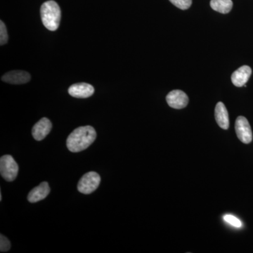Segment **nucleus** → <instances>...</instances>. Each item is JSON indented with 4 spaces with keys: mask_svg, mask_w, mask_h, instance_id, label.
Instances as JSON below:
<instances>
[{
    "mask_svg": "<svg viewBox=\"0 0 253 253\" xmlns=\"http://www.w3.org/2000/svg\"><path fill=\"white\" fill-rule=\"evenodd\" d=\"M211 6L217 12L228 14L232 9L233 2L231 0H211Z\"/></svg>",
    "mask_w": 253,
    "mask_h": 253,
    "instance_id": "13",
    "label": "nucleus"
},
{
    "mask_svg": "<svg viewBox=\"0 0 253 253\" xmlns=\"http://www.w3.org/2000/svg\"><path fill=\"white\" fill-rule=\"evenodd\" d=\"M0 173L7 181H13L16 179L18 173V166L14 158L10 155L1 156L0 159Z\"/></svg>",
    "mask_w": 253,
    "mask_h": 253,
    "instance_id": "3",
    "label": "nucleus"
},
{
    "mask_svg": "<svg viewBox=\"0 0 253 253\" xmlns=\"http://www.w3.org/2000/svg\"><path fill=\"white\" fill-rule=\"evenodd\" d=\"M101 177L98 173L89 172L84 174L78 184V190L83 194H90L99 187Z\"/></svg>",
    "mask_w": 253,
    "mask_h": 253,
    "instance_id": "4",
    "label": "nucleus"
},
{
    "mask_svg": "<svg viewBox=\"0 0 253 253\" xmlns=\"http://www.w3.org/2000/svg\"><path fill=\"white\" fill-rule=\"evenodd\" d=\"M252 74V69L249 66H243L235 72L233 73L231 76V82L234 86L241 87L246 85Z\"/></svg>",
    "mask_w": 253,
    "mask_h": 253,
    "instance_id": "10",
    "label": "nucleus"
},
{
    "mask_svg": "<svg viewBox=\"0 0 253 253\" xmlns=\"http://www.w3.org/2000/svg\"><path fill=\"white\" fill-rule=\"evenodd\" d=\"M31 78V75L26 71H12L4 74L1 78V81L9 84H21L28 83Z\"/></svg>",
    "mask_w": 253,
    "mask_h": 253,
    "instance_id": "9",
    "label": "nucleus"
},
{
    "mask_svg": "<svg viewBox=\"0 0 253 253\" xmlns=\"http://www.w3.org/2000/svg\"><path fill=\"white\" fill-rule=\"evenodd\" d=\"M224 219L226 222L230 224L231 225L235 226V227L240 228L242 226V223L239 220L238 218L234 217V216L231 215V214H226L224 216Z\"/></svg>",
    "mask_w": 253,
    "mask_h": 253,
    "instance_id": "17",
    "label": "nucleus"
},
{
    "mask_svg": "<svg viewBox=\"0 0 253 253\" xmlns=\"http://www.w3.org/2000/svg\"><path fill=\"white\" fill-rule=\"evenodd\" d=\"M96 138V132L93 126H79L68 136L66 145L71 152H81L93 144Z\"/></svg>",
    "mask_w": 253,
    "mask_h": 253,
    "instance_id": "1",
    "label": "nucleus"
},
{
    "mask_svg": "<svg viewBox=\"0 0 253 253\" xmlns=\"http://www.w3.org/2000/svg\"><path fill=\"white\" fill-rule=\"evenodd\" d=\"M50 188L49 184L46 181L42 182L39 186L35 187L30 191L28 196V201L30 203H37L45 199L49 195Z\"/></svg>",
    "mask_w": 253,
    "mask_h": 253,
    "instance_id": "11",
    "label": "nucleus"
},
{
    "mask_svg": "<svg viewBox=\"0 0 253 253\" xmlns=\"http://www.w3.org/2000/svg\"><path fill=\"white\" fill-rule=\"evenodd\" d=\"M176 7L182 10L189 9L192 4V0H169Z\"/></svg>",
    "mask_w": 253,
    "mask_h": 253,
    "instance_id": "14",
    "label": "nucleus"
},
{
    "mask_svg": "<svg viewBox=\"0 0 253 253\" xmlns=\"http://www.w3.org/2000/svg\"><path fill=\"white\" fill-rule=\"evenodd\" d=\"M214 116L218 126L224 129H229V118L227 109L222 102H218L214 110Z\"/></svg>",
    "mask_w": 253,
    "mask_h": 253,
    "instance_id": "12",
    "label": "nucleus"
},
{
    "mask_svg": "<svg viewBox=\"0 0 253 253\" xmlns=\"http://www.w3.org/2000/svg\"><path fill=\"white\" fill-rule=\"evenodd\" d=\"M51 128L52 124L51 121L48 118H43L33 126L32 134L36 140L41 141L49 134Z\"/></svg>",
    "mask_w": 253,
    "mask_h": 253,
    "instance_id": "8",
    "label": "nucleus"
},
{
    "mask_svg": "<svg viewBox=\"0 0 253 253\" xmlns=\"http://www.w3.org/2000/svg\"><path fill=\"white\" fill-rule=\"evenodd\" d=\"M68 93L73 97L85 99L90 97L94 93V86L88 83H76L70 86Z\"/></svg>",
    "mask_w": 253,
    "mask_h": 253,
    "instance_id": "7",
    "label": "nucleus"
},
{
    "mask_svg": "<svg viewBox=\"0 0 253 253\" xmlns=\"http://www.w3.org/2000/svg\"><path fill=\"white\" fill-rule=\"evenodd\" d=\"M9 39L6 26L2 21H0V44L1 46L6 44Z\"/></svg>",
    "mask_w": 253,
    "mask_h": 253,
    "instance_id": "15",
    "label": "nucleus"
},
{
    "mask_svg": "<svg viewBox=\"0 0 253 253\" xmlns=\"http://www.w3.org/2000/svg\"><path fill=\"white\" fill-rule=\"evenodd\" d=\"M235 129L238 138L244 144H250L253 140V132L248 120L239 116L236 121Z\"/></svg>",
    "mask_w": 253,
    "mask_h": 253,
    "instance_id": "5",
    "label": "nucleus"
},
{
    "mask_svg": "<svg viewBox=\"0 0 253 253\" xmlns=\"http://www.w3.org/2000/svg\"><path fill=\"white\" fill-rule=\"evenodd\" d=\"M41 19L46 29L55 31L59 27L61 13L59 4L53 0L45 1L41 9Z\"/></svg>",
    "mask_w": 253,
    "mask_h": 253,
    "instance_id": "2",
    "label": "nucleus"
},
{
    "mask_svg": "<svg viewBox=\"0 0 253 253\" xmlns=\"http://www.w3.org/2000/svg\"><path fill=\"white\" fill-rule=\"evenodd\" d=\"M166 101L171 108L181 109L189 104V97L185 92L181 90H172L166 96Z\"/></svg>",
    "mask_w": 253,
    "mask_h": 253,
    "instance_id": "6",
    "label": "nucleus"
},
{
    "mask_svg": "<svg viewBox=\"0 0 253 253\" xmlns=\"http://www.w3.org/2000/svg\"><path fill=\"white\" fill-rule=\"evenodd\" d=\"M11 248V244L7 238L5 237L2 234L0 235V251L1 252H7Z\"/></svg>",
    "mask_w": 253,
    "mask_h": 253,
    "instance_id": "16",
    "label": "nucleus"
}]
</instances>
